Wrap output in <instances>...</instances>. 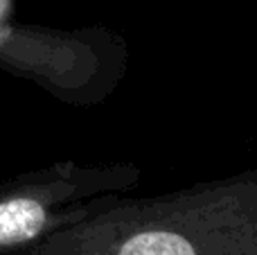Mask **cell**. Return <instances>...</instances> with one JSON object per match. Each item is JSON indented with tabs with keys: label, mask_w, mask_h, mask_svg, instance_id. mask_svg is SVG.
<instances>
[{
	"label": "cell",
	"mask_w": 257,
	"mask_h": 255,
	"mask_svg": "<svg viewBox=\"0 0 257 255\" xmlns=\"http://www.w3.org/2000/svg\"><path fill=\"white\" fill-rule=\"evenodd\" d=\"M9 255H257V172L97 210Z\"/></svg>",
	"instance_id": "obj_1"
},
{
	"label": "cell",
	"mask_w": 257,
	"mask_h": 255,
	"mask_svg": "<svg viewBox=\"0 0 257 255\" xmlns=\"http://www.w3.org/2000/svg\"><path fill=\"white\" fill-rule=\"evenodd\" d=\"M126 45L104 27L54 30L9 16L0 0V68L77 106L104 99L122 79Z\"/></svg>",
	"instance_id": "obj_2"
},
{
	"label": "cell",
	"mask_w": 257,
	"mask_h": 255,
	"mask_svg": "<svg viewBox=\"0 0 257 255\" xmlns=\"http://www.w3.org/2000/svg\"><path fill=\"white\" fill-rule=\"evenodd\" d=\"M142 176L136 163H52L0 183V255L27 248L45 235L97 210L111 194L128 192Z\"/></svg>",
	"instance_id": "obj_3"
}]
</instances>
